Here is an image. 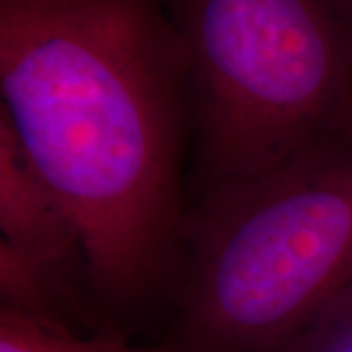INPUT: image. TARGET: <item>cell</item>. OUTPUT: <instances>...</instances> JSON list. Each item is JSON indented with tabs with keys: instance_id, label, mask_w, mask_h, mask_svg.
I'll use <instances>...</instances> for the list:
<instances>
[{
	"instance_id": "1",
	"label": "cell",
	"mask_w": 352,
	"mask_h": 352,
	"mask_svg": "<svg viewBox=\"0 0 352 352\" xmlns=\"http://www.w3.org/2000/svg\"><path fill=\"white\" fill-rule=\"evenodd\" d=\"M0 118L80 231L100 319L170 298L188 57L163 0H0Z\"/></svg>"
},
{
	"instance_id": "2",
	"label": "cell",
	"mask_w": 352,
	"mask_h": 352,
	"mask_svg": "<svg viewBox=\"0 0 352 352\" xmlns=\"http://www.w3.org/2000/svg\"><path fill=\"white\" fill-rule=\"evenodd\" d=\"M352 289V139L192 198L173 352H280Z\"/></svg>"
},
{
	"instance_id": "3",
	"label": "cell",
	"mask_w": 352,
	"mask_h": 352,
	"mask_svg": "<svg viewBox=\"0 0 352 352\" xmlns=\"http://www.w3.org/2000/svg\"><path fill=\"white\" fill-rule=\"evenodd\" d=\"M163 2L188 57L190 200L351 141L352 0Z\"/></svg>"
},
{
	"instance_id": "4",
	"label": "cell",
	"mask_w": 352,
	"mask_h": 352,
	"mask_svg": "<svg viewBox=\"0 0 352 352\" xmlns=\"http://www.w3.org/2000/svg\"><path fill=\"white\" fill-rule=\"evenodd\" d=\"M0 231L2 243L82 298L98 315L75 219L28 159L4 118H0Z\"/></svg>"
},
{
	"instance_id": "5",
	"label": "cell",
	"mask_w": 352,
	"mask_h": 352,
	"mask_svg": "<svg viewBox=\"0 0 352 352\" xmlns=\"http://www.w3.org/2000/svg\"><path fill=\"white\" fill-rule=\"evenodd\" d=\"M0 352H173L161 340L135 344L118 333H76L0 307Z\"/></svg>"
},
{
	"instance_id": "6",
	"label": "cell",
	"mask_w": 352,
	"mask_h": 352,
	"mask_svg": "<svg viewBox=\"0 0 352 352\" xmlns=\"http://www.w3.org/2000/svg\"><path fill=\"white\" fill-rule=\"evenodd\" d=\"M280 352H352V289Z\"/></svg>"
}]
</instances>
